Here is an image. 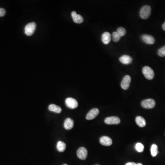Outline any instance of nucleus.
I'll return each instance as SVG.
<instances>
[{"instance_id":"obj_15","label":"nucleus","mask_w":165,"mask_h":165,"mask_svg":"<svg viewBox=\"0 0 165 165\" xmlns=\"http://www.w3.org/2000/svg\"><path fill=\"white\" fill-rule=\"evenodd\" d=\"M74 126V122L73 120L70 118H67L65 120L64 123V127L66 130H70Z\"/></svg>"},{"instance_id":"obj_26","label":"nucleus","mask_w":165,"mask_h":165,"mask_svg":"<svg viewBox=\"0 0 165 165\" xmlns=\"http://www.w3.org/2000/svg\"><path fill=\"white\" fill-rule=\"evenodd\" d=\"M162 29H163L164 31H165V22L163 24V25H162Z\"/></svg>"},{"instance_id":"obj_19","label":"nucleus","mask_w":165,"mask_h":165,"mask_svg":"<svg viewBox=\"0 0 165 165\" xmlns=\"http://www.w3.org/2000/svg\"><path fill=\"white\" fill-rule=\"evenodd\" d=\"M150 152H151V155L152 157H155L157 156L158 153V146L157 144H152V146H151V148H150Z\"/></svg>"},{"instance_id":"obj_8","label":"nucleus","mask_w":165,"mask_h":165,"mask_svg":"<svg viewBox=\"0 0 165 165\" xmlns=\"http://www.w3.org/2000/svg\"><path fill=\"white\" fill-rule=\"evenodd\" d=\"M77 155L79 159L82 160H85L87 157V150L86 148L83 147L79 148L77 150Z\"/></svg>"},{"instance_id":"obj_13","label":"nucleus","mask_w":165,"mask_h":165,"mask_svg":"<svg viewBox=\"0 0 165 165\" xmlns=\"http://www.w3.org/2000/svg\"><path fill=\"white\" fill-rule=\"evenodd\" d=\"M72 17L73 19V21L77 24H81L84 21V19L80 15L77 14L76 12H72L71 13Z\"/></svg>"},{"instance_id":"obj_22","label":"nucleus","mask_w":165,"mask_h":165,"mask_svg":"<svg viewBox=\"0 0 165 165\" xmlns=\"http://www.w3.org/2000/svg\"><path fill=\"white\" fill-rule=\"evenodd\" d=\"M117 32L121 37H122L126 35V30L124 28L119 27L117 29Z\"/></svg>"},{"instance_id":"obj_10","label":"nucleus","mask_w":165,"mask_h":165,"mask_svg":"<svg viewBox=\"0 0 165 165\" xmlns=\"http://www.w3.org/2000/svg\"><path fill=\"white\" fill-rule=\"evenodd\" d=\"M141 38L143 41L147 44L152 45L155 43V38L152 35H143L142 36Z\"/></svg>"},{"instance_id":"obj_3","label":"nucleus","mask_w":165,"mask_h":165,"mask_svg":"<svg viewBox=\"0 0 165 165\" xmlns=\"http://www.w3.org/2000/svg\"><path fill=\"white\" fill-rule=\"evenodd\" d=\"M141 104V106L145 109H152L156 106V101L152 99H147L143 100Z\"/></svg>"},{"instance_id":"obj_1","label":"nucleus","mask_w":165,"mask_h":165,"mask_svg":"<svg viewBox=\"0 0 165 165\" xmlns=\"http://www.w3.org/2000/svg\"><path fill=\"white\" fill-rule=\"evenodd\" d=\"M151 7L149 5L143 6L140 11V16L143 19H147L151 14Z\"/></svg>"},{"instance_id":"obj_23","label":"nucleus","mask_w":165,"mask_h":165,"mask_svg":"<svg viewBox=\"0 0 165 165\" xmlns=\"http://www.w3.org/2000/svg\"><path fill=\"white\" fill-rule=\"evenodd\" d=\"M158 54L161 57L165 56V45L160 48L158 51Z\"/></svg>"},{"instance_id":"obj_6","label":"nucleus","mask_w":165,"mask_h":165,"mask_svg":"<svg viewBox=\"0 0 165 165\" xmlns=\"http://www.w3.org/2000/svg\"><path fill=\"white\" fill-rule=\"evenodd\" d=\"M65 103L68 108L74 109L78 106V101L75 99L72 98H68L65 100Z\"/></svg>"},{"instance_id":"obj_17","label":"nucleus","mask_w":165,"mask_h":165,"mask_svg":"<svg viewBox=\"0 0 165 165\" xmlns=\"http://www.w3.org/2000/svg\"><path fill=\"white\" fill-rule=\"evenodd\" d=\"M49 111L54 112L56 113H60L62 112V108L55 104H51L48 107Z\"/></svg>"},{"instance_id":"obj_4","label":"nucleus","mask_w":165,"mask_h":165,"mask_svg":"<svg viewBox=\"0 0 165 165\" xmlns=\"http://www.w3.org/2000/svg\"><path fill=\"white\" fill-rule=\"evenodd\" d=\"M36 27V25L34 22L27 24L25 27V34L27 36L32 35L35 30Z\"/></svg>"},{"instance_id":"obj_28","label":"nucleus","mask_w":165,"mask_h":165,"mask_svg":"<svg viewBox=\"0 0 165 165\" xmlns=\"http://www.w3.org/2000/svg\"></svg>"},{"instance_id":"obj_25","label":"nucleus","mask_w":165,"mask_h":165,"mask_svg":"<svg viewBox=\"0 0 165 165\" xmlns=\"http://www.w3.org/2000/svg\"><path fill=\"white\" fill-rule=\"evenodd\" d=\"M125 165H143L141 163H135L134 162H128Z\"/></svg>"},{"instance_id":"obj_14","label":"nucleus","mask_w":165,"mask_h":165,"mask_svg":"<svg viewBox=\"0 0 165 165\" xmlns=\"http://www.w3.org/2000/svg\"><path fill=\"white\" fill-rule=\"evenodd\" d=\"M111 40V35L108 32H105L102 35V41L104 44L107 45Z\"/></svg>"},{"instance_id":"obj_12","label":"nucleus","mask_w":165,"mask_h":165,"mask_svg":"<svg viewBox=\"0 0 165 165\" xmlns=\"http://www.w3.org/2000/svg\"><path fill=\"white\" fill-rule=\"evenodd\" d=\"M119 61L123 64L128 65V64H130L132 62L133 59L130 56L125 55L122 56L120 57Z\"/></svg>"},{"instance_id":"obj_9","label":"nucleus","mask_w":165,"mask_h":165,"mask_svg":"<svg viewBox=\"0 0 165 165\" xmlns=\"http://www.w3.org/2000/svg\"><path fill=\"white\" fill-rule=\"evenodd\" d=\"M99 114V110L96 108L91 109L87 114L86 119L88 120H92L96 118Z\"/></svg>"},{"instance_id":"obj_24","label":"nucleus","mask_w":165,"mask_h":165,"mask_svg":"<svg viewBox=\"0 0 165 165\" xmlns=\"http://www.w3.org/2000/svg\"><path fill=\"white\" fill-rule=\"evenodd\" d=\"M6 11L5 9L0 8V17H3L6 14Z\"/></svg>"},{"instance_id":"obj_27","label":"nucleus","mask_w":165,"mask_h":165,"mask_svg":"<svg viewBox=\"0 0 165 165\" xmlns=\"http://www.w3.org/2000/svg\"><path fill=\"white\" fill-rule=\"evenodd\" d=\"M67 165V164H64V165Z\"/></svg>"},{"instance_id":"obj_20","label":"nucleus","mask_w":165,"mask_h":165,"mask_svg":"<svg viewBox=\"0 0 165 165\" xmlns=\"http://www.w3.org/2000/svg\"><path fill=\"white\" fill-rule=\"evenodd\" d=\"M135 149L138 152H142L144 150V146L140 143H137L135 145Z\"/></svg>"},{"instance_id":"obj_21","label":"nucleus","mask_w":165,"mask_h":165,"mask_svg":"<svg viewBox=\"0 0 165 165\" xmlns=\"http://www.w3.org/2000/svg\"><path fill=\"white\" fill-rule=\"evenodd\" d=\"M113 40L115 42H117L120 40L121 36L117 33V32H114L112 35Z\"/></svg>"},{"instance_id":"obj_18","label":"nucleus","mask_w":165,"mask_h":165,"mask_svg":"<svg viewBox=\"0 0 165 165\" xmlns=\"http://www.w3.org/2000/svg\"><path fill=\"white\" fill-rule=\"evenodd\" d=\"M57 150L60 152H64L66 148V144L63 142L59 141L57 142L56 146Z\"/></svg>"},{"instance_id":"obj_2","label":"nucleus","mask_w":165,"mask_h":165,"mask_svg":"<svg viewBox=\"0 0 165 165\" xmlns=\"http://www.w3.org/2000/svg\"><path fill=\"white\" fill-rule=\"evenodd\" d=\"M142 72L145 78L148 80H152L155 76V73L153 70L148 66H146L143 68Z\"/></svg>"},{"instance_id":"obj_11","label":"nucleus","mask_w":165,"mask_h":165,"mask_svg":"<svg viewBox=\"0 0 165 165\" xmlns=\"http://www.w3.org/2000/svg\"><path fill=\"white\" fill-rule=\"evenodd\" d=\"M99 142L103 146H109L112 145L113 143V141L112 139L108 136H103L100 138Z\"/></svg>"},{"instance_id":"obj_16","label":"nucleus","mask_w":165,"mask_h":165,"mask_svg":"<svg viewBox=\"0 0 165 165\" xmlns=\"http://www.w3.org/2000/svg\"><path fill=\"white\" fill-rule=\"evenodd\" d=\"M135 122L137 125L141 128L145 127L146 123L145 119L141 116H137L135 119Z\"/></svg>"},{"instance_id":"obj_7","label":"nucleus","mask_w":165,"mask_h":165,"mask_svg":"<svg viewBox=\"0 0 165 165\" xmlns=\"http://www.w3.org/2000/svg\"><path fill=\"white\" fill-rule=\"evenodd\" d=\"M120 118L115 116L106 117L105 119V123L108 125H117L120 123Z\"/></svg>"},{"instance_id":"obj_5","label":"nucleus","mask_w":165,"mask_h":165,"mask_svg":"<svg viewBox=\"0 0 165 165\" xmlns=\"http://www.w3.org/2000/svg\"><path fill=\"white\" fill-rule=\"evenodd\" d=\"M131 81V78L130 75H127L124 76L121 82V88L123 89L127 90L130 88Z\"/></svg>"}]
</instances>
